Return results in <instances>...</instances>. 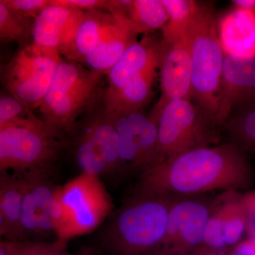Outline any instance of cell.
Wrapping results in <instances>:
<instances>
[{"label":"cell","mask_w":255,"mask_h":255,"mask_svg":"<svg viewBox=\"0 0 255 255\" xmlns=\"http://www.w3.org/2000/svg\"><path fill=\"white\" fill-rule=\"evenodd\" d=\"M158 70L162 95L150 114L159 119L162 108L169 101L191 99L192 70L187 33L174 46H162Z\"/></svg>","instance_id":"13"},{"label":"cell","mask_w":255,"mask_h":255,"mask_svg":"<svg viewBox=\"0 0 255 255\" xmlns=\"http://www.w3.org/2000/svg\"><path fill=\"white\" fill-rule=\"evenodd\" d=\"M29 112L31 110L13 96L1 95L0 97V127L22 118Z\"/></svg>","instance_id":"30"},{"label":"cell","mask_w":255,"mask_h":255,"mask_svg":"<svg viewBox=\"0 0 255 255\" xmlns=\"http://www.w3.org/2000/svg\"><path fill=\"white\" fill-rule=\"evenodd\" d=\"M52 172L28 174V184L21 208L18 240L20 243L57 241L50 217V206L57 186Z\"/></svg>","instance_id":"11"},{"label":"cell","mask_w":255,"mask_h":255,"mask_svg":"<svg viewBox=\"0 0 255 255\" xmlns=\"http://www.w3.org/2000/svg\"><path fill=\"white\" fill-rule=\"evenodd\" d=\"M162 54V42L145 36L132 44L107 73L105 92L118 90L130 79L149 69L159 67Z\"/></svg>","instance_id":"16"},{"label":"cell","mask_w":255,"mask_h":255,"mask_svg":"<svg viewBox=\"0 0 255 255\" xmlns=\"http://www.w3.org/2000/svg\"><path fill=\"white\" fill-rule=\"evenodd\" d=\"M225 225L226 214L223 207L214 216H210L203 238V241L206 246L214 250L222 249L226 246L225 243Z\"/></svg>","instance_id":"29"},{"label":"cell","mask_w":255,"mask_h":255,"mask_svg":"<svg viewBox=\"0 0 255 255\" xmlns=\"http://www.w3.org/2000/svg\"><path fill=\"white\" fill-rule=\"evenodd\" d=\"M117 16L118 21L112 31L82 62V65L90 70L107 75L126 51L137 41L138 34L133 29L128 18Z\"/></svg>","instance_id":"19"},{"label":"cell","mask_w":255,"mask_h":255,"mask_svg":"<svg viewBox=\"0 0 255 255\" xmlns=\"http://www.w3.org/2000/svg\"><path fill=\"white\" fill-rule=\"evenodd\" d=\"M105 81V74L77 62L62 60L37 110L40 118L64 137L82 117L103 102Z\"/></svg>","instance_id":"3"},{"label":"cell","mask_w":255,"mask_h":255,"mask_svg":"<svg viewBox=\"0 0 255 255\" xmlns=\"http://www.w3.org/2000/svg\"></svg>","instance_id":"39"},{"label":"cell","mask_w":255,"mask_h":255,"mask_svg":"<svg viewBox=\"0 0 255 255\" xmlns=\"http://www.w3.org/2000/svg\"><path fill=\"white\" fill-rule=\"evenodd\" d=\"M246 214V228L252 240L255 239V191L241 199Z\"/></svg>","instance_id":"32"},{"label":"cell","mask_w":255,"mask_h":255,"mask_svg":"<svg viewBox=\"0 0 255 255\" xmlns=\"http://www.w3.org/2000/svg\"><path fill=\"white\" fill-rule=\"evenodd\" d=\"M51 0H3V1L21 14L36 18L45 8L49 6Z\"/></svg>","instance_id":"31"},{"label":"cell","mask_w":255,"mask_h":255,"mask_svg":"<svg viewBox=\"0 0 255 255\" xmlns=\"http://www.w3.org/2000/svg\"><path fill=\"white\" fill-rule=\"evenodd\" d=\"M65 150V137L34 112L0 127V173L53 172Z\"/></svg>","instance_id":"4"},{"label":"cell","mask_w":255,"mask_h":255,"mask_svg":"<svg viewBox=\"0 0 255 255\" xmlns=\"http://www.w3.org/2000/svg\"><path fill=\"white\" fill-rule=\"evenodd\" d=\"M223 209L226 214L225 243L232 246L239 241L246 228V214L241 199H233Z\"/></svg>","instance_id":"27"},{"label":"cell","mask_w":255,"mask_h":255,"mask_svg":"<svg viewBox=\"0 0 255 255\" xmlns=\"http://www.w3.org/2000/svg\"><path fill=\"white\" fill-rule=\"evenodd\" d=\"M211 6L199 4L187 31L190 46L192 93L197 105L216 125L225 54Z\"/></svg>","instance_id":"6"},{"label":"cell","mask_w":255,"mask_h":255,"mask_svg":"<svg viewBox=\"0 0 255 255\" xmlns=\"http://www.w3.org/2000/svg\"><path fill=\"white\" fill-rule=\"evenodd\" d=\"M28 184L27 174L0 173V236L6 241H17Z\"/></svg>","instance_id":"20"},{"label":"cell","mask_w":255,"mask_h":255,"mask_svg":"<svg viewBox=\"0 0 255 255\" xmlns=\"http://www.w3.org/2000/svg\"><path fill=\"white\" fill-rule=\"evenodd\" d=\"M250 169L235 143L200 147L165 159L141 174L134 193L166 197L193 195L246 185Z\"/></svg>","instance_id":"1"},{"label":"cell","mask_w":255,"mask_h":255,"mask_svg":"<svg viewBox=\"0 0 255 255\" xmlns=\"http://www.w3.org/2000/svg\"><path fill=\"white\" fill-rule=\"evenodd\" d=\"M228 255H255V247L253 241L241 243Z\"/></svg>","instance_id":"34"},{"label":"cell","mask_w":255,"mask_h":255,"mask_svg":"<svg viewBox=\"0 0 255 255\" xmlns=\"http://www.w3.org/2000/svg\"><path fill=\"white\" fill-rule=\"evenodd\" d=\"M12 243L16 255H76L68 251L67 243L58 241L50 243Z\"/></svg>","instance_id":"28"},{"label":"cell","mask_w":255,"mask_h":255,"mask_svg":"<svg viewBox=\"0 0 255 255\" xmlns=\"http://www.w3.org/2000/svg\"><path fill=\"white\" fill-rule=\"evenodd\" d=\"M252 98L255 99V56L225 55L216 125L226 123L236 105Z\"/></svg>","instance_id":"14"},{"label":"cell","mask_w":255,"mask_h":255,"mask_svg":"<svg viewBox=\"0 0 255 255\" xmlns=\"http://www.w3.org/2000/svg\"><path fill=\"white\" fill-rule=\"evenodd\" d=\"M0 255H16L12 241L1 240L0 242Z\"/></svg>","instance_id":"36"},{"label":"cell","mask_w":255,"mask_h":255,"mask_svg":"<svg viewBox=\"0 0 255 255\" xmlns=\"http://www.w3.org/2000/svg\"><path fill=\"white\" fill-rule=\"evenodd\" d=\"M217 27L225 54L243 58L255 56V12L234 8L221 18Z\"/></svg>","instance_id":"17"},{"label":"cell","mask_w":255,"mask_h":255,"mask_svg":"<svg viewBox=\"0 0 255 255\" xmlns=\"http://www.w3.org/2000/svg\"><path fill=\"white\" fill-rule=\"evenodd\" d=\"M35 18L28 17L0 0V40L18 43L19 48L33 43Z\"/></svg>","instance_id":"23"},{"label":"cell","mask_w":255,"mask_h":255,"mask_svg":"<svg viewBox=\"0 0 255 255\" xmlns=\"http://www.w3.org/2000/svg\"><path fill=\"white\" fill-rule=\"evenodd\" d=\"M128 19L137 34H145L163 28L168 14L162 0H133Z\"/></svg>","instance_id":"24"},{"label":"cell","mask_w":255,"mask_h":255,"mask_svg":"<svg viewBox=\"0 0 255 255\" xmlns=\"http://www.w3.org/2000/svg\"><path fill=\"white\" fill-rule=\"evenodd\" d=\"M252 241H253V243H254L255 247V240H252Z\"/></svg>","instance_id":"38"},{"label":"cell","mask_w":255,"mask_h":255,"mask_svg":"<svg viewBox=\"0 0 255 255\" xmlns=\"http://www.w3.org/2000/svg\"><path fill=\"white\" fill-rule=\"evenodd\" d=\"M159 67L139 74L115 91L105 92L103 105L115 117L141 112L150 101Z\"/></svg>","instance_id":"18"},{"label":"cell","mask_w":255,"mask_h":255,"mask_svg":"<svg viewBox=\"0 0 255 255\" xmlns=\"http://www.w3.org/2000/svg\"><path fill=\"white\" fill-rule=\"evenodd\" d=\"M209 218V209L202 203L184 201L172 204L163 241L156 255H181L198 246Z\"/></svg>","instance_id":"12"},{"label":"cell","mask_w":255,"mask_h":255,"mask_svg":"<svg viewBox=\"0 0 255 255\" xmlns=\"http://www.w3.org/2000/svg\"><path fill=\"white\" fill-rule=\"evenodd\" d=\"M235 8L255 12V0H233Z\"/></svg>","instance_id":"35"},{"label":"cell","mask_w":255,"mask_h":255,"mask_svg":"<svg viewBox=\"0 0 255 255\" xmlns=\"http://www.w3.org/2000/svg\"><path fill=\"white\" fill-rule=\"evenodd\" d=\"M162 2L168 14V21L162 29V44L164 48H169L187 33L199 3L193 0H162Z\"/></svg>","instance_id":"22"},{"label":"cell","mask_w":255,"mask_h":255,"mask_svg":"<svg viewBox=\"0 0 255 255\" xmlns=\"http://www.w3.org/2000/svg\"><path fill=\"white\" fill-rule=\"evenodd\" d=\"M201 255H219L217 253H214V251H208L203 253Z\"/></svg>","instance_id":"37"},{"label":"cell","mask_w":255,"mask_h":255,"mask_svg":"<svg viewBox=\"0 0 255 255\" xmlns=\"http://www.w3.org/2000/svg\"><path fill=\"white\" fill-rule=\"evenodd\" d=\"M52 4L71 6L82 11L107 8V0H51Z\"/></svg>","instance_id":"33"},{"label":"cell","mask_w":255,"mask_h":255,"mask_svg":"<svg viewBox=\"0 0 255 255\" xmlns=\"http://www.w3.org/2000/svg\"><path fill=\"white\" fill-rule=\"evenodd\" d=\"M169 197L133 193L114 210L101 236L107 255H155L167 228L172 203Z\"/></svg>","instance_id":"2"},{"label":"cell","mask_w":255,"mask_h":255,"mask_svg":"<svg viewBox=\"0 0 255 255\" xmlns=\"http://www.w3.org/2000/svg\"><path fill=\"white\" fill-rule=\"evenodd\" d=\"M118 16L105 9L85 11L71 46L64 56L67 60L82 63L87 55L112 31Z\"/></svg>","instance_id":"21"},{"label":"cell","mask_w":255,"mask_h":255,"mask_svg":"<svg viewBox=\"0 0 255 255\" xmlns=\"http://www.w3.org/2000/svg\"><path fill=\"white\" fill-rule=\"evenodd\" d=\"M124 174H141L158 162V119L142 112L116 117Z\"/></svg>","instance_id":"10"},{"label":"cell","mask_w":255,"mask_h":255,"mask_svg":"<svg viewBox=\"0 0 255 255\" xmlns=\"http://www.w3.org/2000/svg\"><path fill=\"white\" fill-rule=\"evenodd\" d=\"M50 217L57 241L67 243L75 238L73 217L62 199L60 185L55 188L50 203Z\"/></svg>","instance_id":"25"},{"label":"cell","mask_w":255,"mask_h":255,"mask_svg":"<svg viewBox=\"0 0 255 255\" xmlns=\"http://www.w3.org/2000/svg\"><path fill=\"white\" fill-rule=\"evenodd\" d=\"M85 11L71 6L52 4L35 18L33 42L58 50L65 55L73 43Z\"/></svg>","instance_id":"15"},{"label":"cell","mask_w":255,"mask_h":255,"mask_svg":"<svg viewBox=\"0 0 255 255\" xmlns=\"http://www.w3.org/2000/svg\"><path fill=\"white\" fill-rule=\"evenodd\" d=\"M59 51L32 43L19 48L1 68V81L10 95L34 112L49 90L58 64Z\"/></svg>","instance_id":"8"},{"label":"cell","mask_w":255,"mask_h":255,"mask_svg":"<svg viewBox=\"0 0 255 255\" xmlns=\"http://www.w3.org/2000/svg\"><path fill=\"white\" fill-rule=\"evenodd\" d=\"M60 194L74 223V236L96 231L114 211L112 197L101 178L80 172L64 185Z\"/></svg>","instance_id":"9"},{"label":"cell","mask_w":255,"mask_h":255,"mask_svg":"<svg viewBox=\"0 0 255 255\" xmlns=\"http://www.w3.org/2000/svg\"><path fill=\"white\" fill-rule=\"evenodd\" d=\"M215 124L187 99L169 101L158 119V162L217 141Z\"/></svg>","instance_id":"7"},{"label":"cell","mask_w":255,"mask_h":255,"mask_svg":"<svg viewBox=\"0 0 255 255\" xmlns=\"http://www.w3.org/2000/svg\"><path fill=\"white\" fill-rule=\"evenodd\" d=\"M226 123L231 136L237 143L255 152V109L238 114Z\"/></svg>","instance_id":"26"},{"label":"cell","mask_w":255,"mask_h":255,"mask_svg":"<svg viewBox=\"0 0 255 255\" xmlns=\"http://www.w3.org/2000/svg\"><path fill=\"white\" fill-rule=\"evenodd\" d=\"M66 150L82 173L103 179L123 175L117 118L103 102L85 114L65 135Z\"/></svg>","instance_id":"5"}]
</instances>
